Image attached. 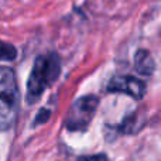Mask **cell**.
Returning a JSON list of instances; mask_svg holds the SVG:
<instances>
[{
  "instance_id": "2",
  "label": "cell",
  "mask_w": 161,
  "mask_h": 161,
  "mask_svg": "<svg viewBox=\"0 0 161 161\" xmlns=\"http://www.w3.org/2000/svg\"><path fill=\"white\" fill-rule=\"evenodd\" d=\"M19 88L14 72L7 67H0V131L13 126L19 112Z\"/></svg>"
},
{
  "instance_id": "7",
  "label": "cell",
  "mask_w": 161,
  "mask_h": 161,
  "mask_svg": "<svg viewBox=\"0 0 161 161\" xmlns=\"http://www.w3.org/2000/svg\"><path fill=\"white\" fill-rule=\"evenodd\" d=\"M51 112L47 110V109H41L40 110V113L36 116V120H34V125H42V123H45L48 120V117H50Z\"/></svg>"
},
{
  "instance_id": "8",
  "label": "cell",
  "mask_w": 161,
  "mask_h": 161,
  "mask_svg": "<svg viewBox=\"0 0 161 161\" xmlns=\"http://www.w3.org/2000/svg\"><path fill=\"white\" fill-rule=\"evenodd\" d=\"M76 161H106L105 154H95V156H82Z\"/></svg>"
},
{
  "instance_id": "6",
  "label": "cell",
  "mask_w": 161,
  "mask_h": 161,
  "mask_svg": "<svg viewBox=\"0 0 161 161\" xmlns=\"http://www.w3.org/2000/svg\"><path fill=\"white\" fill-rule=\"evenodd\" d=\"M16 55L17 51L13 45L0 41V61H13Z\"/></svg>"
},
{
  "instance_id": "1",
  "label": "cell",
  "mask_w": 161,
  "mask_h": 161,
  "mask_svg": "<svg viewBox=\"0 0 161 161\" xmlns=\"http://www.w3.org/2000/svg\"><path fill=\"white\" fill-rule=\"evenodd\" d=\"M59 59L55 54L41 55L34 62L33 71L27 82V100L28 103H34L47 86H50L59 75Z\"/></svg>"
},
{
  "instance_id": "5",
  "label": "cell",
  "mask_w": 161,
  "mask_h": 161,
  "mask_svg": "<svg viewBox=\"0 0 161 161\" xmlns=\"http://www.w3.org/2000/svg\"><path fill=\"white\" fill-rule=\"evenodd\" d=\"M134 67L136 71L142 75H151L156 69V64L151 54L146 50H140L134 55Z\"/></svg>"
},
{
  "instance_id": "4",
  "label": "cell",
  "mask_w": 161,
  "mask_h": 161,
  "mask_svg": "<svg viewBox=\"0 0 161 161\" xmlns=\"http://www.w3.org/2000/svg\"><path fill=\"white\" fill-rule=\"evenodd\" d=\"M108 91L126 93L134 99H142L146 93V85L143 80L134 76H116L109 82Z\"/></svg>"
},
{
  "instance_id": "3",
  "label": "cell",
  "mask_w": 161,
  "mask_h": 161,
  "mask_svg": "<svg viewBox=\"0 0 161 161\" xmlns=\"http://www.w3.org/2000/svg\"><path fill=\"white\" fill-rule=\"evenodd\" d=\"M99 99L93 95L79 97L69 109L67 117V129L71 131H82L86 130L89 123L92 122L96 112Z\"/></svg>"
}]
</instances>
